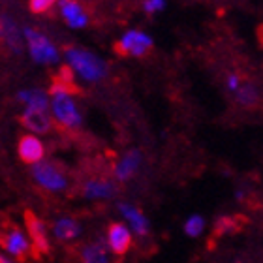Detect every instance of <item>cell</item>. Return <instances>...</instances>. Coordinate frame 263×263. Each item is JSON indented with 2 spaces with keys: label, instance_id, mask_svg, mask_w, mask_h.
Segmentation results:
<instances>
[{
  "label": "cell",
  "instance_id": "4",
  "mask_svg": "<svg viewBox=\"0 0 263 263\" xmlns=\"http://www.w3.org/2000/svg\"><path fill=\"white\" fill-rule=\"evenodd\" d=\"M0 247L17 261H25L28 254L34 252L32 242L17 226H8L0 231Z\"/></svg>",
  "mask_w": 263,
  "mask_h": 263
},
{
  "label": "cell",
  "instance_id": "2",
  "mask_svg": "<svg viewBox=\"0 0 263 263\" xmlns=\"http://www.w3.org/2000/svg\"><path fill=\"white\" fill-rule=\"evenodd\" d=\"M32 179L40 188L53 194L66 192L68 186H70V177L66 173V167L61 162H55V160L34 164Z\"/></svg>",
  "mask_w": 263,
  "mask_h": 263
},
{
  "label": "cell",
  "instance_id": "11",
  "mask_svg": "<svg viewBox=\"0 0 263 263\" xmlns=\"http://www.w3.org/2000/svg\"><path fill=\"white\" fill-rule=\"evenodd\" d=\"M17 153H19V158L25 162V164H40L44 160L45 148L44 143L40 141L38 137L34 136H23L17 143Z\"/></svg>",
  "mask_w": 263,
  "mask_h": 263
},
{
  "label": "cell",
  "instance_id": "23",
  "mask_svg": "<svg viewBox=\"0 0 263 263\" xmlns=\"http://www.w3.org/2000/svg\"><path fill=\"white\" fill-rule=\"evenodd\" d=\"M165 6V0H145L143 2V10L147 11V13H156V11L164 10Z\"/></svg>",
  "mask_w": 263,
  "mask_h": 263
},
{
  "label": "cell",
  "instance_id": "7",
  "mask_svg": "<svg viewBox=\"0 0 263 263\" xmlns=\"http://www.w3.org/2000/svg\"><path fill=\"white\" fill-rule=\"evenodd\" d=\"M25 226H27L28 237H30V242L34 247V254L40 256V254H47L49 252V237H47V228H45L44 220L40 218L34 211H25Z\"/></svg>",
  "mask_w": 263,
  "mask_h": 263
},
{
  "label": "cell",
  "instance_id": "17",
  "mask_svg": "<svg viewBox=\"0 0 263 263\" xmlns=\"http://www.w3.org/2000/svg\"><path fill=\"white\" fill-rule=\"evenodd\" d=\"M109 247L107 241L104 239H96L87 245H83L79 250V261L81 263H109V254H107Z\"/></svg>",
  "mask_w": 263,
  "mask_h": 263
},
{
  "label": "cell",
  "instance_id": "1",
  "mask_svg": "<svg viewBox=\"0 0 263 263\" xmlns=\"http://www.w3.org/2000/svg\"><path fill=\"white\" fill-rule=\"evenodd\" d=\"M64 55L70 62V66L73 70L90 83L102 81L107 76V64H105L100 57H96L94 53L81 47H73V45H66Z\"/></svg>",
  "mask_w": 263,
  "mask_h": 263
},
{
  "label": "cell",
  "instance_id": "6",
  "mask_svg": "<svg viewBox=\"0 0 263 263\" xmlns=\"http://www.w3.org/2000/svg\"><path fill=\"white\" fill-rule=\"evenodd\" d=\"M153 49V38L141 30H130L115 44V53L119 57H137L143 59Z\"/></svg>",
  "mask_w": 263,
  "mask_h": 263
},
{
  "label": "cell",
  "instance_id": "19",
  "mask_svg": "<svg viewBox=\"0 0 263 263\" xmlns=\"http://www.w3.org/2000/svg\"><path fill=\"white\" fill-rule=\"evenodd\" d=\"M19 100H23L27 107H38V109H47L49 107V100L44 90H27V92H19Z\"/></svg>",
  "mask_w": 263,
  "mask_h": 263
},
{
  "label": "cell",
  "instance_id": "18",
  "mask_svg": "<svg viewBox=\"0 0 263 263\" xmlns=\"http://www.w3.org/2000/svg\"><path fill=\"white\" fill-rule=\"evenodd\" d=\"M53 235L61 242L76 241L77 237L81 235V224L73 216H62V218L55 220V224H53Z\"/></svg>",
  "mask_w": 263,
  "mask_h": 263
},
{
  "label": "cell",
  "instance_id": "5",
  "mask_svg": "<svg viewBox=\"0 0 263 263\" xmlns=\"http://www.w3.org/2000/svg\"><path fill=\"white\" fill-rule=\"evenodd\" d=\"M25 38L28 42V51H30V57L34 61L40 62V64H53V62H59V51L51 40L42 34L40 30L32 27L25 28Z\"/></svg>",
  "mask_w": 263,
  "mask_h": 263
},
{
  "label": "cell",
  "instance_id": "14",
  "mask_svg": "<svg viewBox=\"0 0 263 263\" xmlns=\"http://www.w3.org/2000/svg\"><path fill=\"white\" fill-rule=\"evenodd\" d=\"M119 211L126 218V222L130 224V230L136 233L137 237H147L151 231V224H148L147 216L139 211L137 207L130 205V203H119Z\"/></svg>",
  "mask_w": 263,
  "mask_h": 263
},
{
  "label": "cell",
  "instance_id": "20",
  "mask_svg": "<svg viewBox=\"0 0 263 263\" xmlns=\"http://www.w3.org/2000/svg\"><path fill=\"white\" fill-rule=\"evenodd\" d=\"M235 92H237V102H239L241 105L254 107V105L259 102L258 88L252 87V85H242V87H239V90H235Z\"/></svg>",
  "mask_w": 263,
  "mask_h": 263
},
{
  "label": "cell",
  "instance_id": "8",
  "mask_svg": "<svg viewBox=\"0 0 263 263\" xmlns=\"http://www.w3.org/2000/svg\"><path fill=\"white\" fill-rule=\"evenodd\" d=\"M107 247L117 258L126 256L128 250L132 248V230L122 222H113L107 226V235H105Z\"/></svg>",
  "mask_w": 263,
  "mask_h": 263
},
{
  "label": "cell",
  "instance_id": "12",
  "mask_svg": "<svg viewBox=\"0 0 263 263\" xmlns=\"http://www.w3.org/2000/svg\"><path fill=\"white\" fill-rule=\"evenodd\" d=\"M83 197L87 199H109L117 194L115 182L109 179H87L81 186Z\"/></svg>",
  "mask_w": 263,
  "mask_h": 263
},
{
  "label": "cell",
  "instance_id": "15",
  "mask_svg": "<svg viewBox=\"0 0 263 263\" xmlns=\"http://www.w3.org/2000/svg\"><path fill=\"white\" fill-rule=\"evenodd\" d=\"M59 92H64V94H81V88L76 85V79H73V68L70 64H64L61 66V70L53 77V83H51V88H49V94H59Z\"/></svg>",
  "mask_w": 263,
  "mask_h": 263
},
{
  "label": "cell",
  "instance_id": "13",
  "mask_svg": "<svg viewBox=\"0 0 263 263\" xmlns=\"http://www.w3.org/2000/svg\"><path fill=\"white\" fill-rule=\"evenodd\" d=\"M0 40H2L6 47L10 49V53L19 55L23 51L19 27H17V23L8 15H0Z\"/></svg>",
  "mask_w": 263,
  "mask_h": 263
},
{
  "label": "cell",
  "instance_id": "24",
  "mask_svg": "<svg viewBox=\"0 0 263 263\" xmlns=\"http://www.w3.org/2000/svg\"><path fill=\"white\" fill-rule=\"evenodd\" d=\"M228 87H230L231 90H239V77L230 76V79H228Z\"/></svg>",
  "mask_w": 263,
  "mask_h": 263
},
{
  "label": "cell",
  "instance_id": "3",
  "mask_svg": "<svg viewBox=\"0 0 263 263\" xmlns=\"http://www.w3.org/2000/svg\"><path fill=\"white\" fill-rule=\"evenodd\" d=\"M51 109H53L57 126L64 128V130H77L81 126V113H79L76 102H73L70 94H53Z\"/></svg>",
  "mask_w": 263,
  "mask_h": 263
},
{
  "label": "cell",
  "instance_id": "22",
  "mask_svg": "<svg viewBox=\"0 0 263 263\" xmlns=\"http://www.w3.org/2000/svg\"><path fill=\"white\" fill-rule=\"evenodd\" d=\"M57 0H30L28 2V10L36 13V15H45L55 8Z\"/></svg>",
  "mask_w": 263,
  "mask_h": 263
},
{
  "label": "cell",
  "instance_id": "10",
  "mask_svg": "<svg viewBox=\"0 0 263 263\" xmlns=\"http://www.w3.org/2000/svg\"><path fill=\"white\" fill-rule=\"evenodd\" d=\"M59 10L68 27L83 28L88 25V11L81 0H59Z\"/></svg>",
  "mask_w": 263,
  "mask_h": 263
},
{
  "label": "cell",
  "instance_id": "16",
  "mask_svg": "<svg viewBox=\"0 0 263 263\" xmlns=\"http://www.w3.org/2000/svg\"><path fill=\"white\" fill-rule=\"evenodd\" d=\"M139 164H141V153L136 151V148H132V151H128V153L117 162L115 170H113V175H115L117 181H121V182L130 181L132 177L136 175V171L139 170Z\"/></svg>",
  "mask_w": 263,
  "mask_h": 263
},
{
  "label": "cell",
  "instance_id": "9",
  "mask_svg": "<svg viewBox=\"0 0 263 263\" xmlns=\"http://www.w3.org/2000/svg\"><path fill=\"white\" fill-rule=\"evenodd\" d=\"M19 122L32 134H49L53 130V119L49 117L47 109L27 107L25 113L19 117Z\"/></svg>",
  "mask_w": 263,
  "mask_h": 263
},
{
  "label": "cell",
  "instance_id": "21",
  "mask_svg": "<svg viewBox=\"0 0 263 263\" xmlns=\"http://www.w3.org/2000/svg\"><path fill=\"white\" fill-rule=\"evenodd\" d=\"M203 230H205V220L199 214H194L184 222V233L188 237H199L203 233Z\"/></svg>",
  "mask_w": 263,
  "mask_h": 263
}]
</instances>
